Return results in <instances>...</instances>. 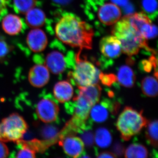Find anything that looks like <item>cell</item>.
I'll use <instances>...</instances> for the list:
<instances>
[{
    "label": "cell",
    "mask_w": 158,
    "mask_h": 158,
    "mask_svg": "<svg viewBox=\"0 0 158 158\" xmlns=\"http://www.w3.org/2000/svg\"><path fill=\"white\" fill-rule=\"evenodd\" d=\"M55 33L57 38L67 45L81 50L92 48L93 29L75 15H64L56 24Z\"/></svg>",
    "instance_id": "obj_1"
},
{
    "label": "cell",
    "mask_w": 158,
    "mask_h": 158,
    "mask_svg": "<svg viewBox=\"0 0 158 158\" xmlns=\"http://www.w3.org/2000/svg\"><path fill=\"white\" fill-rule=\"evenodd\" d=\"M112 34L119 40L122 52L128 56L137 55L141 49L152 51L148 45L147 40L131 25L126 15L115 24Z\"/></svg>",
    "instance_id": "obj_2"
},
{
    "label": "cell",
    "mask_w": 158,
    "mask_h": 158,
    "mask_svg": "<svg viewBox=\"0 0 158 158\" xmlns=\"http://www.w3.org/2000/svg\"><path fill=\"white\" fill-rule=\"evenodd\" d=\"M74 58L73 71L68 74L71 83L78 88L98 84L100 71L86 58L81 57V49Z\"/></svg>",
    "instance_id": "obj_3"
},
{
    "label": "cell",
    "mask_w": 158,
    "mask_h": 158,
    "mask_svg": "<svg viewBox=\"0 0 158 158\" xmlns=\"http://www.w3.org/2000/svg\"><path fill=\"white\" fill-rule=\"evenodd\" d=\"M148 120L142 115V111L138 112L131 107H126L120 113L116 123L121 138L128 141L141 131L146 126Z\"/></svg>",
    "instance_id": "obj_4"
},
{
    "label": "cell",
    "mask_w": 158,
    "mask_h": 158,
    "mask_svg": "<svg viewBox=\"0 0 158 158\" xmlns=\"http://www.w3.org/2000/svg\"><path fill=\"white\" fill-rule=\"evenodd\" d=\"M27 129V124L22 116L12 113L0 123V140L17 142L22 140Z\"/></svg>",
    "instance_id": "obj_5"
},
{
    "label": "cell",
    "mask_w": 158,
    "mask_h": 158,
    "mask_svg": "<svg viewBox=\"0 0 158 158\" xmlns=\"http://www.w3.org/2000/svg\"><path fill=\"white\" fill-rule=\"evenodd\" d=\"M70 104L68 110L71 114H73V118L83 122H87L90 110L94 105L87 97L79 92Z\"/></svg>",
    "instance_id": "obj_6"
},
{
    "label": "cell",
    "mask_w": 158,
    "mask_h": 158,
    "mask_svg": "<svg viewBox=\"0 0 158 158\" xmlns=\"http://www.w3.org/2000/svg\"><path fill=\"white\" fill-rule=\"evenodd\" d=\"M59 108L58 104L52 99L43 98L36 107V113L41 121L50 123L56 121L59 115Z\"/></svg>",
    "instance_id": "obj_7"
},
{
    "label": "cell",
    "mask_w": 158,
    "mask_h": 158,
    "mask_svg": "<svg viewBox=\"0 0 158 158\" xmlns=\"http://www.w3.org/2000/svg\"><path fill=\"white\" fill-rule=\"evenodd\" d=\"M121 15L119 7L113 3L102 4L98 11V16L100 21L107 26L115 24L120 19Z\"/></svg>",
    "instance_id": "obj_8"
},
{
    "label": "cell",
    "mask_w": 158,
    "mask_h": 158,
    "mask_svg": "<svg viewBox=\"0 0 158 158\" xmlns=\"http://www.w3.org/2000/svg\"><path fill=\"white\" fill-rule=\"evenodd\" d=\"M99 48L102 56L109 59L118 58L122 52L119 40L113 35L102 38Z\"/></svg>",
    "instance_id": "obj_9"
},
{
    "label": "cell",
    "mask_w": 158,
    "mask_h": 158,
    "mask_svg": "<svg viewBox=\"0 0 158 158\" xmlns=\"http://www.w3.org/2000/svg\"><path fill=\"white\" fill-rule=\"evenodd\" d=\"M59 144L67 155L73 158L81 156L84 153L85 144L82 139L75 135L66 136L59 140Z\"/></svg>",
    "instance_id": "obj_10"
},
{
    "label": "cell",
    "mask_w": 158,
    "mask_h": 158,
    "mask_svg": "<svg viewBox=\"0 0 158 158\" xmlns=\"http://www.w3.org/2000/svg\"><path fill=\"white\" fill-rule=\"evenodd\" d=\"M49 79V71L45 65L40 64L34 65L29 71V82L35 88L43 87L48 83Z\"/></svg>",
    "instance_id": "obj_11"
},
{
    "label": "cell",
    "mask_w": 158,
    "mask_h": 158,
    "mask_svg": "<svg viewBox=\"0 0 158 158\" xmlns=\"http://www.w3.org/2000/svg\"><path fill=\"white\" fill-rule=\"evenodd\" d=\"M62 53L57 50L48 54L45 64L49 71L54 74L62 73L67 67V61Z\"/></svg>",
    "instance_id": "obj_12"
},
{
    "label": "cell",
    "mask_w": 158,
    "mask_h": 158,
    "mask_svg": "<svg viewBox=\"0 0 158 158\" xmlns=\"http://www.w3.org/2000/svg\"><path fill=\"white\" fill-rule=\"evenodd\" d=\"M27 42L29 48L34 52H40L45 49L48 44V38L42 30L35 28L28 34Z\"/></svg>",
    "instance_id": "obj_13"
},
{
    "label": "cell",
    "mask_w": 158,
    "mask_h": 158,
    "mask_svg": "<svg viewBox=\"0 0 158 158\" xmlns=\"http://www.w3.org/2000/svg\"><path fill=\"white\" fill-rule=\"evenodd\" d=\"M114 103L106 98L99 103L96 104L90 110V115L91 119L97 123L106 121L109 117V112L113 114Z\"/></svg>",
    "instance_id": "obj_14"
},
{
    "label": "cell",
    "mask_w": 158,
    "mask_h": 158,
    "mask_svg": "<svg viewBox=\"0 0 158 158\" xmlns=\"http://www.w3.org/2000/svg\"><path fill=\"white\" fill-rule=\"evenodd\" d=\"M53 93L55 98L59 102H66L69 101L73 96V88L67 81H61L54 86Z\"/></svg>",
    "instance_id": "obj_15"
},
{
    "label": "cell",
    "mask_w": 158,
    "mask_h": 158,
    "mask_svg": "<svg viewBox=\"0 0 158 158\" xmlns=\"http://www.w3.org/2000/svg\"><path fill=\"white\" fill-rule=\"evenodd\" d=\"M23 23L20 18L15 15L10 14L6 15L2 22L4 31L9 35H15L20 33Z\"/></svg>",
    "instance_id": "obj_16"
},
{
    "label": "cell",
    "mask_w": 158,
    "mask_h": 158,
    "mask_svg": "<svg viewBox=\"0 0 158 158\" xmlns=\"http://www.w3.org/2000/svg\"><path fill=\"white\" fill-rule=\"evenodd\" d=\"M26 21L32 28H38L45 23V13L40 9L33 8L26 13Z\"/></svg>",
    "instance_id": "obj_17"
},
{
    "label": "cell",
    "mask_w": 158,
    "mask_h": 158,
    "mask_svg": "<svg viewBox=\"0 0 158 158\" xmlns=\"http://www.w3.org/2000/svg\"><path fill=\"white\" fill-rule=\"evenodd\" d=\"M116 77L119 84L125 88H132L136 81L135 75L132 69L126 65L119 68Z\"/></svg>",
    "instance_id": "obj_18"
},
{
    "label": "cell",
    "mask_w": 158,
    "mask_h": 158,
    "mask_svg": "<svg viewBox=\"0 0 158 158\" xmlns=\"http://www.w3.org/2000/svg\"><path fill=\"white\" fill-rule=\"evenodd\" d=\"M158 82L156 77L148 76L142 80L141 90L144 95L155 97L158 94Z\"/></svg>",
    "instance_id": "obj_19"
},
{
    "label": "cell",
    "mask_w": 158,
    "mask_h": 158,
    "mask_svg": "<svg viewBox=\"0 0 158 158\" xmlns=\"http://www.w3.org/2000/svg\"><path fill=\"white\" fill-rule=\"evenodd\" d=\"M94 140L98 147L106 148L109 147L112 143V137L107 129L100 127L95 132Z\"/></svg>",
    "instance_id": "obj_20"
},
{
    "label": "cell",
    "mask_w": 158,
    "mask_h": 158,
    "mask_svg": "<svg viewBox=\"0 0 158 158\" xmlns=\"http://www.w3.org/2000/svg\"><path fill=\"white\" fill-rule=\"evenodd\" d=\"M148 151L146 148L142 144H131L126 150L125 157L126 158H147Z\"/></svg>",
    "instance_id": "obj_21"
},
{
    "label": "cell",
    "mask_w": 158,
    "mask_h": 158,
    "mask_svg": "<svg viewBox=\"0 0 158 158\" xmlns=\"http://www.w3.org/2000/svg\"><path fill=\"white\" fill-rule=\"evenodd\" d=\"M146 127V138L148 144L154 148L158 147V120L148 121Z\"/></svg>",
    "instance_id": "obj_22"
},
{
    "label": "cell",
    "mask_w": 158,
    "mask_h": 158,
    "mask_svg": "<svg viewBox=\"0 0 158 158\" xmlns=\"http://www.w3.org/2000/svg\"><path fill=\"white\" fill-rule=\"evenodd\" d=\"M15 10L21 14H26L37 5V0H13Z\"/></svg>",
    "instance_id": "obj_23"
},
{
    "label": "cell",
    "mask_w": 158,
    "mask_h": 158,
    "mask_svg": "<svg viewBox=\"0 0 158 158\" xmlns=\"http://www.w3.org/2000/svg\"><path fill=\"white\" fill-rule=\"evenodd\" d=\"M16 143L20 145L19 151L16 154V158H35L36 152L26 141L21 140Z\"/></svg>",
    "instance_id": "obj_24"
},
{
    "label": "cell",
    "mask_w": 158,
    "mask_h": 158,
    "mask_svg": "<svg viewBox=\"0 0 158 158\" xmlns=\"http://www.w3.org/2000/svg\"><path fill=\"white\" fill-rule=\"evenodd\" d=\"M141 5L144 13L148 17L154 18L157 15V2L156 0H141Z\"/></svg>",
    "instance_id": "obj_25"
},
{
    "label": "cell",
    "mask_w": 158,
    "mask_h": 158,
    "mask_svg": "<svg viewBox=\"0 0 158 158\" xmlns=\"http://www.w3.org/2000/svg\"><path fill=\"white\" fill-rule=\"evenodd\" d=\"M99 78L101 81L103 85L108 87H111L113 83L117 81L116 75L113 73L105 74L101 72Z\"/></svg>",
    "instance_id": "obj_26"
},
{
    "label": "cell",
    "mask_w": 158,
    "mask_h": 158,
    "mask_svg": "<svg viewBox=\"0 0 158 158\" xmlns=\"http://www.w3.org/2000/svg\"><path fill=\"white\" fill-rule=\"evenodd\" d=\"M81 134V139L88 147H91L94 143V135L90 128L85 130Z\"/></svg>",
    "instance_id": "obj_27"
},
{
    "label": "cell",
    "mask_w": 158,
    "mask_h": 158,
    "mask_svg": "<svg viewBox=\"0 0 158 158\" xmlns=\"http://www.w3.org/2000/svg\"><path fill=\"white\" fill-rule=\"evenodd\" d=\"M11 47L6 41L0 39V60H4L11 52Z\"/></svg>",
    "instance_id": "obj_28"
},
{
    "label": "cell",
    "mask_w": 158,
    "mask_h": 158,
    "mask_svg": "<svg viewBox=\"0 0 158 158\" xmlns=\"http://www.w3.org/2000/svg\"><path fill=\"white\" fill-rule=\"evenodd\" d=\"M113 150L114 154L116 156H122L124 151V146L120 143H116L114 144L113 147Z\"/></svg>",
    "instance_id": "obj_29"
},
{
    "label": "cell",
    "mask_w": 158,
    "mask_h": 158,
    "mask_svg": "<svg viewBox=\"0 0 158 158\" xmlns=\"http://www.w3.org/2000/svg\"><path fill=\"white\" fill-rule=\"evenodd\" d=\"M9 155V150L4 142L0 140V158L7 157Z\"/></svg>",
    "instance_id": "obj_30"
},
{
    "label": "cell",
    "mask_w": 158,
    "mask_h": 158,
    "mask_svg": "<svg viewBox=\"0 0 158 158\" xmlns=\"http://www.w3.org/2000/svg\"><path fill=\"white\" fill-rule=\"evenodd\" d=\"M98 158H116L117 156L113 153L110 152H104L99 154Z\"/></svg>",
    "instance_id": "obj_31"
},
{
    "label": "cell",
    "mask_w": 158,
    "mask_h": 158,
    "mask_svg": "<svg viewBox=\"0 0 158 158\" xmlns=\"http://www.w3.org/2000/svg\"><path fill=\"white\" fill-rule=\"evenodd\" d=\"M129 0H111L112 2L118 7H124L128 3Z\"/></svg>",
    "instance_id": "obj_32"
},
{
    "label": "cell",
    "mask_w": 158,
    "mask_h": 158,
    "mask_svg": "<svg viewBox=\"0 0 158 158\" xmlns=\"http://www.w3.org/2000/svg\"><path fill=\"white\" fill-rule=\"evenodd\" d=\"M7 4L8 0H0V15L6 10Z\"/></svg>",
    "instance_id": "obj_33"
},
{
    "label": "cell",
    "mask_w": 158,
    "mask_h": 158,
    "mask_svg": "<svg viewBox=\"0 0 158 158\" xmlns=\"http://www.w3.org/2000/svg\"><path fill=\"white\" fill-rule=\"evenodd\" d=\"M52 1L56 4L64 6V5H67L69 4L72 0H52Z\"/></svg>",
    "instance_id": "obj_34"
}]
</instances>
